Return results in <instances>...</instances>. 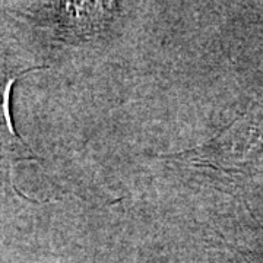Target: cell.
<instances>
[{
	"label": "cell",
	"instance_id": "obj_1",
	"mask_svg": "<svg viewBox=\"0 0 263 263\" xmlns=\"http://www.w3.org/2000/svg\"><path fill=\"white\" fill-rule=\"evenodd\" d=\"M114 6L104 2H60L51 3L50 10L60 35L76 40L97 34L111 18Z\"/></svg>",
	"mask_w": 263,
	"mask_h": 263
},
{
	"label": "cell",
	"instance_id": "obj_2",
	"mask_svg": "<svg viewBox=\"0 0 263 263\" xmlns=\"http://www.w3.org/2000/svg\"><path fill=\"white\" fill-rule=\"evenodd\" d=\"M46 69V66H27L21 67L19 63L10 60L0 50V148L10 160H35L37 157L28 145L13 130L9 114V97L12 85L25 73Z\"/></svg>",
	"mask_w": 263,
	"mask_h": 263
}]
</instances>
